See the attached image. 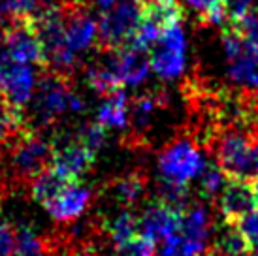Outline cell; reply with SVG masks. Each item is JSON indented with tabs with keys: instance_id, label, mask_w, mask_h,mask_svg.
Wrapping results in <instances>:
<instances>
[{
	"instance_id": "cell-1",
	"label": "cell",
	"mask_w": 258,
	"mask_h": 256,
	"mask_svg": "<svg viewBox=\"0 0 258 256\" xmlns=\"http://www.w3.org/2000/svg\"><path fill=\"white\" fill-rule=\"evenodd\" d=\"M32 106V121L34 126L45 128L55 122L66 111H83L85 102L78 93H74L66 74L53 70H43V76L36 81L34 94L29 102Z\"/></svg>"
},
{
	"instance_id": "cell-2",
	"label": "cell",
	"mask_w": 258,
	"mask_h": 256,
	"mask_svg": "<svg viewBox=\"0 0 258 256\" xmlns=\"http://www.w3.org/2000/svg\"><path fill=\"white\" fill-rule=\"evenodd\" d=\"M10 175L19 183H30L40 171L51 166L53 145L34 128H27L2 149Z\"/></svg>"
},
{
	"instance_id": "cell-3",
	"label": "cell",
	"mask_w": 258,
	"mask_h": 256,
	"mask_svg": "<svg viewBox=\"0 0 258 256\" xmlns=\"http://www.w3.org/2000/svg\"><path fill=\"white\" fill-rule=\"evenodd\" d=\"M206 166L204 153L190 140H179L168 145L158 157L162 185L170 186H188L194 179L200 177Z\"/></svg>"
},
{
	"instance_id": "cell-4",
	"label": "cell",
	"mask_w": 258,
	"mask_h": 256,
	"mask_svg": "<svg viewBox=\"0 0 258 256\" xmlns=\"http://www.w3.org/2000/svg\"><path fill=\"white\" fill-rule=\"evenodd\" d=\"M142 14H144L142 0H119L100 17L96 42L106 51L121 49L122 45H126L132 40L138 25L142 21Z\"/></svg>"
},
{
	"instance_id": "cell-5",
	"label": "cell",
	"mask_w": 258,
	"mask_h": 256,
	"mask_svg": "<svg viewBox=\"0 0 258 256\" xmlns=\"http://www.w3.org/2000/svg\"><path fill=\"white\" fill-rule=\"evenodd\" d=\"M217 157L228 177L243 181L258 179V140L241 132H230L222 136Z\"/></svg>"
},
{
	"instance_id": "cell-6",
	"label": "cell",
	"mask_w": 258,
	"mask_h": 256,
	"mask_svg": "<svg viewBox=\"0 0 258 256\" xmlns=\"http://www.w3.org/2000/svg\"><path fill=\"white\" fill-rule=\"evenodd\" d=\"M186 34L181 23H175L162 32V36L153 43L149 55L151 70L164 81H173L186 68Z\"/></svg>"
},
{
	"instance_id": "cell-7",
	"label": "cell",
	"mask_w": 258,
	"mask_h": 256,
	"mask_svg": "<svg viewBox=\"0 0 258 256\" xmlns=\"http://www.w3.org/2000/svg\"><path fill=\"white\" fill-rule=\"evenodd\" d=\"M36 72L30 64L15 60L4 45L0 47V100L10 107L23 109L34 94Z\"/></svg>"
},
{
	"instance_id": "cell-8",
	"label": "cell",
	"mask_w": 258,
	"mask_h": 256,
	"mask_svg": "<svg viewBox=\"0 0 258 256\" xmlns=\"http://www.w3.org/2000/svg\"><path fill=\"white\" fill-rule=\"evenodd\" d=\"M142 2H144L142 21L130 40V45L147 51L168 27L181 23L183 10L179 0H142Z\"/></svg>"
},
{
	"instance_id": "cell-9",
	"label": "cell",
	"mask_w": 258,
	"mask_h": 256,
	"mask_svg": "<svg viewBox=\"0 0 258 256\" xmlns=\"http://www.w3.org/2000/svg\"><path fill=\"white\" fill-rule=\"evenodd\" d=\"M222 47L230 79L237 85L258 89V43L245 42L228 29L222 36Z\"/></svg>"
},
{
	"instance_id": "cell-10",
	"label": "cell",
	"mask_w": 258,
	"mask_h": 256,
	"mask_svg": "<svg viewBox=\"0 0 258 256\" xmlns=\"http://www.w3.org/2000/svg\"><path fill=\"white\" fill-rule=\"evenodd\" d=\"M0 42L4 49L19 62L30 64V66H45L43 64V53L38 42V36L34 29L30 27L29 19H14L8 21L2 29Z\"/></svg>"
},
{
	"instance_id": "cell-11",
	"label": "cell",
	"mask_w": 258,
	"mask_h": 256,
	"mask_svg": "<svg viewBox=\"0 0 258 256\" xmlns=\"http://www.w3.org/2000/svg\"><path fill=\"white\" fill-rule=\"evenodd\" d=\"M51 145H53L51 166H55L68 179L83 177L93 168L94 153L79 142L78 136H58L51 142Z\"/></svg>"
},
{
	"instance_id": "cell-12",
	"label": "cell",
	"mask_w": 258,
	"mask_h": 256,
	"mask_svg": "<svg viewBox=\"0 0 258 256\" xmlns=\"http://www.w3.org/2000/svg\"><path fill=\"white\" fill-rule=\"evenodd\" d=\"M66 27V45L76 57L91 49L98 38V21L78 4L62 6Z\"/></svg>"
},
{
	"instance_id": "cell-13",
	"label": "cell",
	"mask_w": 258,
	"mask_h": 256,
	"mask_svg": "<svg viewBox=\"0 0 258 256\" xmlns=\"http://www.w3.org/2000/svg\"><path fill=\"white\" fill-rule=\"evenodd\" d=\"M179 222L181 211L164 202H157L149 206L144 211V215L138 219L140 234L151 239L155 245H160L168 237H172L179 230Z\"/></svg>"
},
{
	"instance_id": "cell-14",
	"label": "cell",
	"mask_w": 258,
	"mask_h": 256,
	"mask_svg": "<svg viewBox=\"0 0 258 256\" xmlns=\"http://www.w3.org/2000/svg\"><path fill=\"white\" fill-rule=\"evenodd\" d=\"M111 53L113 57L109 58V62L121 87H138L149 78L151 62L145 49L122 45L121 49H115Z\"/></svg>"
},
{
	"instance_id": "cell-15",
	"label": "cell",
	"mask_w": 258,
	"mask_h": 256,
	"mask_svg": "<svg viewBox=\"0 0 258 256\" xmlns=\"http://www.w3.org/2000/svg\"><path fill=\"white\" fill-rule=\"evenodd\" d=\"M91 198H93L91 188L78 183V179H72L43 207L57 222H72L85 213L91 204Z\"/></svg>"
},
{
	"instance_id": "cell-16",
	"label": "cell",
	"mask_w": 258,
	"mask_h": 256,
	"mask_svg": "<svg viewBox=\"0 0 258 256\" xmlns=\"http://www.w3.org/2000/svg\"><path fill=\"white\" fill-rule=\"evenodd\" d=\"M256 207L251 181L230 177L226 186L219 194V209L226 222H237L241 217Z\"/></svg>"
},
{
	"instance_id": "cell-17",
	"label": "cell",
	"mask_w": 258,
	"mask_h": 256,
	"mask_svg": "<svg viewBox=\"0 0 258 256\" xmlns=\"http://www.w3.org/2000/svg\"><path fill=\"white\" fill-rule=\"evenodd\" d=\"M96 121L104 128H122L128 122V98L122 89L106 94L96 113Z\"/></svg>"
},
{
	"instance_id": "cell-18",
	"label": "cell",
	"mask_w": 258,
	"mask_h": 256,
	"mask_svg": "<svg viewBox=\"0 0 258 256\" xmlns=\"http://www.w3.org/2000/svg\"><path fill=\"white\" fill-rule=\"evenodd\" d=\"M70 181H72V179H68L64 173H60L55 166H49V168H45L43 171H40L36 177L30 181V196L36 200L40 206H45V204L55 198Z\"/></svg>"
},
{
	"instance_id": "cell-19",
	"label": "cell",
	"mask_w": 258,
	"mask_h": 256,
	"mask_svg": "<svg viewBox=\"0 0 258 256\" xmlns=\"http://www.w3.org/2000/svg\"><path fill=\"white\" fill-rule=\"evenodd\" d=\"M209 256H251V245L247 243L236 224L228 222L213 241Z\"/></svg>"
},
{
	"instance_id": "cell-20",
	"label": "cell",
	"mask_w": 258,
	"mask_h": 256,
	"mask_svg": "<svg viewBox=\"0 0 258 256\" xmlns=\"http://www.w3.org/2000/svg\"><path fill=\"white\" fill-rule=\"evenodd\" d=\"M208 243L204 239L192 237L177 230L172 237L160 243L157 249V256H204L208 250Z\"/></svg>"
},
{
	"instance_id": "cell-21",
	"label": "cell",
	"mask_w": 258,
	"mask_h": 256,
	"mask_svg": "<svg viewBox=\"0 0 258 256\" xmlns=\"http://www.w3.org/2000/svg\"><path fill=\"white\" fill-rule=\"evenodd\" d=\"M87 83L96 94H109L117 89H121L119 79L111 68V62L96 64L93 68H89L87 70Z\"/></svg>"
},
{
	"instance_id": "cell-22",
	"label": "cell",
	"mask_w": 258,
	"mask_h": 256,
	"mask_svg": "<svg viewBox=\"0 0 258 256\" xmlns=\"http://www.w3.org/2000/svg\"><path fill=\"white\" fill-rule=\"evenodd\" d=\"M108 234L115 247L132 239L134 235L140 234L138 217L134 213H130V211H121L119 215H115L111 222L108 224Z\"/></svg>"
},
{
	"instance_id": "cell-23",
	"label": "cell",
	"mask_w": 258,
	"mask_h": 256,
	"mask_svg": "<svg viewBox=\"0 0 258 256\" xmlns=\"http://www.w3.org/2000/svg\"><path fill=\"white\" fill-rule=\"evenodd\" d=\"M226 0H185V4L208 25H224L228 21Z\"/></svg>"
},
{
	"instance_id": "cell-24",
	"label": "cell",
	"mask_w": 258,
	"mask_h": 256,
	"mask_svg": "<svg viewBox=\"0 0 258 256\" xmlns=\"http://www.w3.org/2000/svg\"><path fill=\"white\" fill-rule=\"evenodd\" d=\"M198 179H200L202 196H206V198H219V194L226 186L230 177L224 173V170L219 164H213V166H206Z\"/></svg>"
},
{
	"instance_id": "cell-25",
	"label": "cell",
	"mask_w": 258,
	"mask_h": 256,
	"mask_svg": "<svg viewBox=\"0 0 258 256\" xmlns=\"http://www.w3.org/2000/svg\"><path fill=\"white\" fill-rule=\"evenodd\" d=\"M145 188L144 179L132 173V175H126V177L119 179L113 186V196L117 198V202H121L122 206H132L136 204L138 200L142 198Z\"/></svg>"
},
{
	"instance_id": "cell-26",
	"label": "cell",
	"mask_w": 258,
	"mask_h": 256,
	"mask_svg": "<svg viewBox=\"0 0 258 256\" xmlns=\"http://www.w3.org/2000/svg\"><path fill=\"white\" fill-rule=\"evenodd\" d=\"M45 250V241L38 237L32 228H15V254L17 256H40Z\"/></svg>"
},
{
	"instance_id": "cell-27",
	"label": "cell",
	"mask_w": 258,
	"mask_h": 256,
	"mask_svg": "<svg viewBox=\"0 0 258 256\" xmlns=\"http://www.w3.org/2000/svg\"><path fill=\"white\" fill-rule=\"evenodd\" d=\"M40 8V0H0V17L8 21L29 19Z\"/></svg>"
},
{
	"instance_id": "cell-28",
	"label": "cell",
	"mask_w": 258,
	"mask_h": 256,
	"mask_svg": "<svg viewBox=\"0 0 258 256\" xmlns=\"http://www.w3.org/2000/svg\"><path fill=\"white\" fill-rule=\"evenodd\" d=\"M115 256H157V245L142 234L115 247Z\"/></svg>"
},
{
	"instance_id": "cell-29",
	"label": "cell",
	"mask_w": 258,
	"mask_h": 256,
	"mask_svg": "<svg viewBox=\"0 0 258 256\" xmlns=\"http://www.w3.org/2000/svg\"><path fill=\"white\" fill-rule=\"evenodd\" d=\"M230 30L236 32L245 42L258 43V10H252L249 14L230 21Z\"/></svg>"
},
{
	"instance_id": "cell-30",
	"label": "cell",
	"mask_w": 258,
	"mask_h": 256,
	"mask_svg": "<svg viewBox=\"0 0 258 256\" xmlns=\"http://www.w3.org/2000/svg\"><path fill=\"white\" fill-rule=\"evenodd\" d=\"M157 106L158 102L153 94H144V96L134 100L132 107H128V117H132V121H134V124L138 128H142L151 121V117L155 113V107Z\"/></svg>"
},
{
	"instance_id": "cell-31",
	"label": "cell",
	"mask_w": 258,
	"mask_h": 256,
	"mask_svg": "<svg viewBox=\"0 0 258 256\" xmlns=\"http://www.w3.org/2000/svg\"><path fill=\"white\" fill-rule=\"evenodd\" d=\"M79 138V142L85 145L87 149H91L96 155L98 151L106 145V128L102 126L100 122H89L79 128V132L76 134Z\"/></svg>"
},
{
	"instance_id": "cell-32",
	"label": "cell",
	"mask_w": 258,
	"mask_h": 256,
	"mask_svg": "<svg viewBox=\"0 0 258 256\" xmlns=\"http://www.w3.org/2000/svg\"><path fill=\"white\" fill-rule=\"evenodd\" d=\"M237 226V230L243 234V237L247 239V243L251 245V249L258 247V207H254L252 211L241 217L237 222H234Z\"/></svg>"
},
{
	"instance_id": "cell-33",
	"label": "cell",
	"mask_w": 258,
	"mask_h": 256,
	"mask_svg": "<svg viewBox=\"0 0 258 256\" xmlns=\"http://www.w3.org/2000/svg\"><path fill=\"white\" fill-rule=\"evenodd\" d=\"M0 256H15V228L0 217Z\"/></svg>"
},
{
	"instance_id": "cell-34",
	"label": "cell",
	"mask_w": 258,
	"mask_h": 256,
	"mask_svg": "<svg viewBox=\"0 0 258 256\" xmlns=\"http://www.w3.org/2000/svg\"><path fill=\"white\" fill-rule=\"evenodd\" d=\"M226 15H228V23L241 17V15L249 14L252 10H256V0H226Z\"/></svg>"
},
{
	"instance_id": "cell-35",
	"label": "cell",
	"mask_w": 258,
	"mask_h": 256,
	"mask_svg": "<svg viewBox=\"0 0 258 256\" xmlns=\"http://www.w3.org/2000/svg\"><path fill=\"white\" fill-rule=\"evenodd\" d=\"M252 192H254V202L258 207V179H254V183H252Z\"/></svg>"
}]
</instances>
